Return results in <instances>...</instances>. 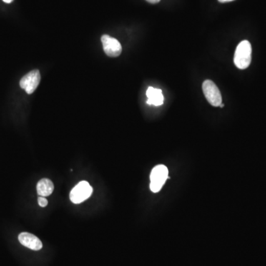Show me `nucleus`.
I'll return each mask as SVG.
<instances>
[{"instance_id":"1","label":"nucleus","mask_w":266,"mask_h":266,"mask_svg":"<svg viewBox=\"0 0 266 266\" xmlns=\"http://www.w3.org/2000/svg\"><path fill=\"white\" fill-rule=\"evenodd\" d=\"M252 46L247 40L241 41L234 53V62L240 70H245L250 65L252 61Z\"/></svg>"},{"instance_id":"2","label":"nucleus","mask_w":266,"mask_h":266,"mask_svg":"<svg viewBox=\"0 0 266 266\" xmlns=\"http://www.w3.org/2000/svg\"><path fill=\"white\" fill-rule=\"evenodd\" d=\"M169 175L167 167L164 165H158L153 168L150 174V189L152 192L161 191Z\"/></svg>"},{"instance_id":"3","label":"nucleus","mask_w":266,"mask_h":266,"mask_svg":"<svg viewBox=\"0 0 266 266\" xmlns=\"http://www.w3.org/2000/svg\"><path fill=\"white\" fill-rule=\"evenodd\" d=\"M93 193L92 186L86 181H81L71 190L70 199L73 204H79L91 197Z\"/></svg>"},{"instance_id":"4","label":"nucleus","mask_w":266,"mask_h":266,"mask_svg":"<svg viewBox=\"0 0 266 266\" xmlns=\"http://www.w3.org/2000/svg\"><path fill=\"white\" fill-rule=\"evenodd\" d=\"M203 91L206 99L213 106H219L222 104V96L217 86L211 80H206L203 83Z\"/></svg>"},{"instance_id":"5","label":"nucleus","mask_w":266,"mask_h":266,"mask_svg":"<svg viewBox=\"0 0 266 266\" xmlns=\"http://www.w3.org/2000/svg\"><path fill=\"white\" fill-rule=\"evenodd\" d=\"M41 75L38 70H33L23 76L20 80V86L21 89L25 90L28 94H32L39 86Z\"/></svg>"},{"instance_id":"6","label":"nucleus","mask_w":266,"mask_h":266,"mask_svg":"<svg viewBox=\"0 0 266 266\" xmlns=\"http://www.w3.org/2000/svg\"><path fill=\"white\" fill-rule=\"evenodd\" d=\"M104 52L109 57H118L122 52V47L117 39L111 37L109 35H103L101 37Z\"/></svg>"},{"instance_id":"7","label":"nucleus","mask_w":266,"mask_h":266,"mask_svg":"<svg viewBox=\"0 0 266 266\" xmlns=\"http://www.w3.org/2000/svg\"><path fill=\"white\" fill-rule=\"evenodd\" d=\"M20 243L33 251H39L42 249V242L34 234L28 232H23L18 237Z\"/></svg>"},{"instance_id":"8","label":"nucleus","mask_w":266,"mask_h":266,"mask_svg":"<svg viewBox=\"0 0 266 266\" xmlns=\"http://www.w3.org/2000/svg\"><path fill=\"white\" fill-rule=\"evenodd\" d=\"M146 96L148 98L146 103L149 105L159 106L164 104V98L161 90L149 86L146 91Z\"/></svg>"},{"instance_id":"9","label":"nucleus","mask_w":266,"mask_h":266,"mask_svg":"<svg viewBox=\"0 0 266 266\" xmlns=\"http://www.w3.org/2000/svg\"><path fill=\"white\" fill-rule=\"evenodd\" d=\"M37 193L41 197H48L52 194L53 190H54V185H53L52 181L50 179H43L40 180L38 182Z\"/></svg>"},{"instance_id":"10","label":"nucleus","mask_w":266,"mask_h":266,"mask_svg":"<svg viewBox=\"0 0 266 266\" xmlns=\"http://www.w3.org/2000/svg\"><path fill=\"white\" fill-rule=\"evenodd\" d=\"M38 204H39V205L41 206V207H46V206H48V199L46 198V197L39 196V197H38Z\"/></svg>"},{"instance_id":"11","label":"nucleus","mask_w":266,"mask_h":266,"mask_svg":"<svg viewBox=\"0 0 266 266\" xmlns=\"http://www.w3.org/2000/svg\"><path fill=\"white\" fill-rule=\"evenodd\" d=\"M148 3H152V4H156V3H159L161 0H146Z\"/></svg>"},{"instance_id":"12","label":"nucleus","mask_w":266,"mask_h":266,"mask_svg":"<svg viewBox=\"0 0 266 266\" xmlns=\"http://www.w3.org/2000/svg\"><path fill=\"white\" fill-rule=\"evenodd\" d=\"M218 1L221 3H228V2L234 1V0H218Z\"/></svg>"},{"instance_id":"13","label":"nucleus","mask_w":266,"mask_h":266,"mask_svg":"<svg viewBox=\"0 0 266 266\" xmlns=\"http://www.w3.org/2000/svg\"><path fill=\"white\" fill-rule=\"evenodd\" d=\"M3 1H4L5 3H12L13 0H3Z\"/></svg>"},{"instance_id":"14","label":"nucleus","mask_w":266,"mask_h":266,"mask_svg":"<svg viewBox=\"0 0 266 266\" xmlns=\"http://www.w3.org/2000/svg\"><path fill=\"white\" fill-rule=\"evenodd\" d=\"M224 105L223 104H221L220 105H219V107L223 108L224 107Z\"/></svg>"}]
</instances>
